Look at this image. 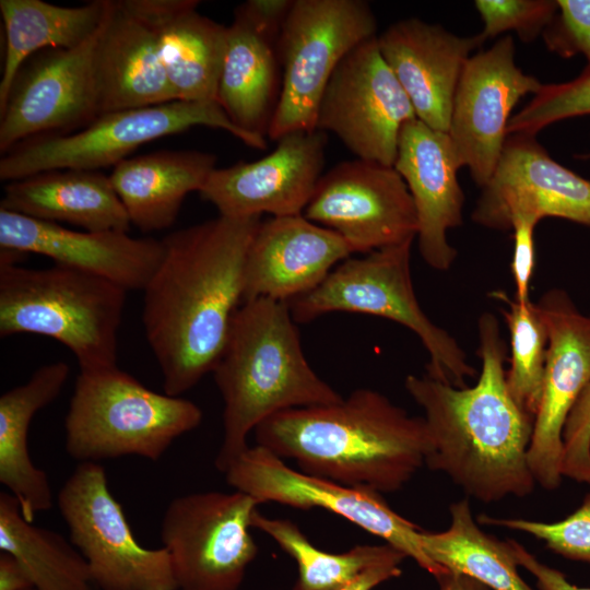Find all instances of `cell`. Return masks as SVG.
<instances>
[{"mask_svg":"<svg viewBox=\"0 0 590 590\" xmlns=\"http://www.w3.org/2000/svg\"><path fill=\"white\" fill-rule=\"evenodd\" d=\"M0 209L88 232L130 228V220L109 176L99 170L61 168L8 182Z\"/></svg>","mask_w":590,"mask_h":590,"instance_id":"26","label":"cell"},{"mask_svg":"<svg viewBox=\"0 0 590 590\" xmlns=\"http://www.w3.org/2000/svg\"><path fill=\"white\" fill-rule=\"evenodd\" d=\"M0 249L43 255L126 291H143L164 253L162 239L134 238L119 231L76 232L4 209H0Z\"/></svg>","mask_w":590,"mask_h":590,"instance_id":"20","label":"cell"},{"mask_svg":"<svg viewBox=\"0 0 590 590\" xmlns=\"http://www.w3.org/2000/svg\"><path fill=\"white\" fill-rule=\"evenodd\" d=\"M57 502L99 590H178L168 552L139 544L103 465L80 462Z\"/></svg>","mask_w":590,"mask_h":590,"instance_id":"10","label":"cell"},{"mask_svg":"<svg viewBox=\"0 0 590 590\" xmlns=\"http://www.w3.org/2000/svg\"><path fill=\"white\" fill-rule=\"evenodd\" d=\"M377 42L416 118L448 132L461 73L472 51L485 42L482 35L458 36L441 25L406 19L391 24Z\"/></svg>","mask_w":590,"mask_h":590,"instance_id":"23","label":"cell"},{"mask_svg":"<svg viewBox=\"0 0 590 590\" xmlns=\"http://www.w3.org/2000/svg\"><path fill=\"white\" fill-rule=\"evenodd\" d=\"M125 288L68 267L0 263V337L19 333L59 341L80 370L117 366Z\"/></svg>","mask_w":590,"mask_h":590,"instance_id":"5","label":"cell"},{"mask_svg":"<svg viewBox=\"0 0 590 590\" xmlns=\"http://www.w3.org/2000/svg\"><path fill=\"white\" fill-rule=\"evenodd\" d=\"M228 485L256 498L298 509L322 508L341 516L412 558L438 578L447 573L422 548L421 528L392 510L381 494L290 468L261 446L248 447L226 470Z\"/></svg>","mask_w":590,"mask_h":590,"instance_id":"12","label":"cell"},{"mask_svg":"<svg viewBox=\"0 0 590 590\" xmlns=\"http://www.w3.org/2000/svg\"><path fill=\"white\" fill-rule=\"evenodd\" d=\"M99 116L174 102L144 0H108L93 55Z\"/></svg>","mask_w":590,"mask_h":590,"instance_id":"21","label":"cell"},{"mask_svg":"<svg viewBox=\"0 0 590 590\" xmlns=\"http://www.w3.org/2000/svg\"><path fill=\"white\" fill-rule=\"evenodd\" d=\"M0 550L19 559L35 590H99L78 548L61 534L26 521L8 492L0 494Z\"/></svg>","mask_w":590,"mask_h":590,"instance_id":"32","label":"cell"},{"mask_svg":"<svg viewBox=\"0 0 590 590\" xmlns=\"http://www.w3.org/2000/svg\"><path fill=\"white\" fill-rule=\"evenodd\" d=\"M251 527L270 535L297 564L298 577L293 590H334L359 576L367 568L406 556L389 544L356 545L333 554L316 547L288 519L262 516L258 510Z\"/></svg>","mask_w":590,"mask_h":590,"instance_id":"33","label":"cell"},{"mask_svg":"<svg viewBox=\"0 0 590 590\" xmlns=\"http://www.w3.org/2000/svg\"><path fill=\"white\" fill-rule=\"evenodd\" d=\"M563 444V476L590 485V382L566 420Z\"/></svg>","mask_w":590,"mask_h":590,"instance_id":"39","label":"cell"},{"mask_svg":"<svg viewBox=\"0 0 590 590\" xmlns=\"http://www.w3.org/2000/svg\"><path fill=\"white\" fill-rule=\"evenodd\" d=\"M542 83L515 62L510 35L468 60L453 98L448 134L462 167L482 189L492 178L508 138L511 111Z\"/></svg>","mask_w":590,"mask_h":590,"instance_id":"16","label":"cell"},{"mask_svg":"<svg viewBox=\"0 0 590 590\" xmlns=\"http://www.w3.org/2000/svg\"><path fill=\"white\" fill-rule=\"evenodd\" d=\"M261 221L219 215L162 239L142 324L166 394L179 397L212 373L244 300L246 258Z\"/></svg>","mask_w":590,"mask_h":590,"instance_id":"1","label":"cell"},{"mask_svg":"<svg viewBox=\"0 0 590 590\" xmlns=\"http://www.w3.org/2000/svg\"><path fill=\"white\" fill-rule=\"evenodd\" d=\"M548 216L590 226V180L552 158L535 135H508L472 220L505 231L520 217L539 223Z\"/></svg>","mask_w":590,"mask_h":590,"instance_id":"18","label":"cell"},{"mask_svg":"<svg viewBox=\"0 0 590 590\" xmlns=\"http://www.w3.org/2000/svg\"><path fill=\"white\" fill-rule=\"evenodd\" d=\"M583 160H590V153L580 156Z\"/></svg>","mask_w":590,"mask_h":590,"instance_id":"45","label":"cell"},{"mask_svg":"<svg viewBox=\"0 0 590 590\" xmlns=\"http://www.w3.org/2000/svg\"><path fill=\"white\" fill-rule=\"evenodd\" d=\"M97 34L74 48L42 50L22 66L0 108L2 155L32 139L78 131L99 116L93 67Z\"/></svg>","mask_w":590,"mask_h":590,"instance_id":"14","label":"cell"},{"mask_svg":"<svg viewBox=\"0 0 590 590\" xmlns=\"http://www.w3.org/2000/svg\"><path fill=\"white\" fill-rule=\"evenodd\" d=\"M197 126L225 130L250 148H267L266 139L237 128L216 101H174L106 113L72 133L23 142L0 160V179L10 182L61 168L99 170L117 165L150 141Z\"/></svg>","mask_w":590,"mask_h":590,"instance_id":"8","label":"cell"},{"mask_svg":"<svg viewBox=\"0 0 590 590\" xmlns=\"http://www.w3.org/2000/svg\"><path fill=\"white\" fill-rule=\"evenodd\" d=\"M479 355L482 368L471 387L457 388L428 375L405 378L432 439L425 465L482 503L526 497L536 485L528 461L533 417L508 390L505 342L491 312L479 319Z\"/></svg>","mask_w":590,"mask_h":590,"instance_id":"2","label":"cell"},{"mask_svg":"<svg viewBox=\"0 0 590 590\" xmlns=\"http://www.w3.org/2000/svg\"><path fill=\"white\" fill-rule=\"evenodd\" d=\"M352 253L339 234L303 214L262 220L246 258L243 303H287L316 288Z\"/></svg>","mask_w":590,"mask_h":590,"instance_id":"24","label":"cell"},{"mask_svg":"<svg viewBox=\"0 0 590 590\" xmlns=\"http://www.w3.org/2000/svg\"><path fill=\"white\" fill-rule=\"evenodd\" d=\"M281 30L247 2L235 9L227 26L216 101L237 128L258 139L268 135L281 96Z\"/></svg>","mask_w":590,"mask_h":590,"instance_id":"25","label":"cell"},{"mask_svg":"<svg viewBox=\"0 0 590 590\" xmlns=\"http://www.w3.org/2000/svg\"><path fill=\"white\" fill-rule=\"evenodd\" d=\"M474 5L485 40L512 31L524 43L542 35L558 9L557 0H476Z\"/></svg>","mask_w":590,"mask_h":590,"instance_id":"37","label":"cell"},{"mask_svg":"<svg viewBox=\"0 0 590 590\" xmlns=\"http://www.w3.org/2000/svg\"><path fill=\"white\" fill-rule=\"evenodd\" d=\"M326 143L319 130L287 133L262 158L215 168L199 193L224 216L302 215L322 175Z\"/></svg>","mask_w":590,"mask_h":590,"instance_id":"19","label":"cell"},{"mask_svg":"<svg viewBox=\"0 0 590 590\" xmlns=\"http://www.w3.org/2000/svg\"><path fill=\"white\" fill-rule=\"evenodd\" d=\"M212 374L224 403L214 462L223 473L249 447L248 434L270 416L343 399L306 359L288 304L271 298L240 305Z\"/></svg>","mask_w":590,"mask_h":590,"instance_id":"4","label":"cell"},{"mask_svg":"<svg viewBox=\"0 0 590 590\" xmlns=\"http://www.w3.org/2000/svg\"><path fill=\"white\" fill-rule=\"evenodd\" d=\"M585 115H590V62L571 81L542 84L532 99L511 116L507 135H535L554 122Z\"/></svg>","mask_w":590,"mask_h":590,"instance_id":"35","label":"cell"},{"mask_svg":"<svg viewBox=\"0 0 590 590\" xmlns=\"http://www.w3.org/2000/svg\"><path fill=\"white\" fill-rule=\"evenodd\" d=\"M557 12L542 36L546 48L562 58L576 55L590 62V0H557Z\"/></svg>","mask_w":590,"mask_h":590,"instance_id":"38","label":"cell"},{"mask_svg":"<svg viewBox=\"0 0 590 590\" xmlns=\"http://www.w3.org/2000/svg\"><path fill=\"white\" fill-rule=\"evenodd\" d=\"M28 590H35V589H28Z\"/></svg>","mask_w":590,"mask_h":590,"instance_id":"46","label":"cell"},{"mask_svg":"<svg viewBox=\"0 0 590 590\" xmlns=\"http://www.w3.org/2000/svg\"><path fill=\"white\" fill-rule=\"evenodd\" d=\"M201 421L192 401L153 391L118 366L80 370L64 418L66 450L80 462L156 461Z\"/></svg>","mask_w":590,"mask_h":590,"instance_id":"6","label":"cell"},{"mask_svg":"<svg viewBox=\"0 0 590 590\" xmlns=\"http://www.w3.org/2000/svg\"><path fill=\"white\" fill-rule=\"evenodd\" d=\"M393 167L413 199L422 258L435 270H448L457 250L449 244L447 233L462 224L464 204L458 180L462 165L449 134L417 118L405 122Z\"/></svg>","mask_w":590,"mask_h":590,"instance_id":"22","label":"cell"},{"mask_svg":"<svg viewBox=\"0 0 590 590\" xmlns=\"http://www.w3.org/2000/svg\"><path fill=\"white\" fill-rule=\"evenodd\" d=\"M439 590H489L483 583L462 574L447 571L436 578Z\"/></svg>","mask_w":590,"mask_h":590,"instance_id":"44","label":"cell"},{"mask_svg":"<svg viewBox=\"0 0 590 590\" xmlns=\"http://www.w3.org/2000/svg\"><path fill=\"white\" fill-rule=\"evenodd\" d=\"M34 589L32 580L16 557L1 552L0 554V590Z\"/></svg>","mask_w":590,"mask_h":590,"instance_id":"43","label":"cell"},{"mask_svg":"<svg viewBox=\"0 0 590 590\" xmlns=\"http://www.w3.org/2000/svg\"><path fill=\"white\" fill-rule=\"evenodd\" d=\"M259 505L239 491L192 493L170 502L161 540L178 590L239 589L259 551L250 533Z\"/></svg>","mask_w":590,"mask_h":590,"instance_id":"11","label":"cell"},{"mask_svg":"<svg viewBox=\"0 0 590 590\" xmlns=\"http://www.w3.org/2000/svg\"><path fill=\"white\" fill-rule=\"evenodd\" d=\"M536 305L546 323L548 343L528 461L536 484L554 491L564 477V426L590 382V316L581 314L562 290L545 293Z\"/></svg>","mask_w":590,"mask_h":590,"instance_id":"17","label":"cell"},{"mask_svg":"<svg viewBox=\"0 0 590 590\" xmlns=\"http://www.w3.org/2000/svg\"><path fill=\"white\" fill-rule=\"evenodd\" d=\"M450 524L440 532H420L426 555L447 571L465 575L489 590H534L520 576L510 546L486 534L468 498L449 506Z\"/></svg>","mask_w":590,"mask_h":590,"instance_id":"31","label":"cell"},{"mask_svg":"<svg viewBox=\"0 0 590 590\" xmlns=\"http://www.w3.org/2000/svg\"><path fill=\"white\" fill-rule=\"evenodd\" d=\"M402 562V559H393L374 565L352 581L334 590H373L375 587L387 580L400 577L402 574L400 564Z\"/></svg>","mask_w":590,"mask_h":590,"instance_id":"42","label":"cell"},{"mask_svg":"<svg viewBox=\"0 0 590 590\" xmlns=\"http://www.w3.org/2000/svg\"><path fill=\"white\" fill-rule=\"evenodd\" d=\"M376 31L366 1L294 0L278 40L282 91L268 138L316 130L318 106L334 70Z\"/></svg>","mask_w":590,"mask_h":590,"instance_id":"9","label":"cell"},{"mask_svg":"<svg viewBox=\"0 0 590 590\" xmlns=\"http://www.w3.org/2000/svg\"><path fill=\"white\" fill-rule=\"evenodd\" d=\"M175 101L214 102L227 26L201 14L197 0H144ZM217 102V101H216Z\"/></svg>","mask_w":590,"mask_h":590,"instance_id":"27","label":"cell"},{"mask_svg":"<svg viewBox=\"0 0 590 590\" xmlns=\"http://www.w3.org/2000/svg\"><path fill=\"white\" fill-rule=\"evenodd\" d=\"M107 1L62 7L43 0H0L5 43L0 108L24 63L42 50L74 48L90 39L103 22Z\"/></svg>","mask_w":590,"mask_h":590,"instance_id":"30","label":"cell"},{"mask_svg":"<svg viewBox=\"0 0 590 590\" xmlns=\"http://www.w3.org/2000/svg\"><path fill=\"white\" fill-rule=\"evenodd\" d=\"M538 223L520 217L512 222L514 252L511 273L515 282V299L520 303L530 302V283L535 264L534 228Z\"/></svg>","mask_w":590,"mask_h":590,"instance_id":"40","label":"cell"},{"mask_svg":"<svg viewBox=\"0 0 590 590\" xmlns=\"http://www.w3.org/2000/svg\"><path fill=\"white\" fill-rule=\"evenodd\" d=\"M303 215L339 234L355 253L413 240L417 233L413 199L400 174L361 158L322 174Z\"/></svg>","mask_w":590,"mask_h":590,"instance_id":"15","label":"cell"},{"mask_svg":"<svg viewBox=\"0 0 590 590\" xmlns=\"http://www.w3.org/2000/svg\"><path fill=\"white\" fill-rule=\"evenodd\" d=\"M414 118L413 105L375 36L334 70L318 106L316 130L335 134L357 158L393 166L400 131Z\"/></svg>","mask_w":590,"mask_h":590,"instance_id":"13","label":"cell"},{"mask_svg":"<svg viewBox=\"0 0 590 590\" xmlns=\"http://www.w3.org/2000/svg\"><path fill=\"white\" fill-rule=\"evenodd\" d=\"M69 374L64 362L46 364L0 397V483L17 499L23 518L31 523L38 512L51 508L54 497L47 474L31 459L30 425L36 412L59 396Z\"/></svg>","mask_w":590,"mask_h":590,"instance_id":"29","label":"cell"},{"mask_svg":"<svg viewBox=\"0 0 590 590\" xmlns=\"http://www.w3.org/2000/svg\"><path fill=\"white\" fill-rule=\"evenodd\" d=\"M253 433L256 445L295 460L305 473L380 494L401 489L432 451L424 417L367 388L335 403L279 412Z\"/></svg>","mask_w":590,"mask_h":590,"instance_id":"3","label":"cell"},{"mask_svg":"<svg viewBox=\"0 0 590 590\" xmlns=\"http://www.w3.org/2000/svg\"><path fill=\"white\" fill-rule=\"evenodd\" d=\"M482 523L524 532L541 540L552 552L571 560L590 564V492L568 517L556 522L482 515Z\"/></svg>","mask_w":590,"mask_h":590,"instance_id":"36","label":"cell"},{"mask_svg":"<svg viewBox=\"0 0 590 590\" xmlns=\"http://www.w3.org/2000/svg\"><path fill=\"white\" fill-rule=\"evenodd\" d=\"M202 151H157L126 158L109 179L130 223L142 232L163 231L176 221L188 193L200 191L216 168Z\"/></svg>","mask_w":590,"mask_h":590,"instance_id":"28","label":"cell"},{"mask_svg":"<svg viewBox=\"0 0 590 590\" xmlns=\"http://www.w3.org/2000/svg\"><path fill=\"white\" fill-rule=\"evenodd\" d=\"M413 240L385 247L340 262L312 291L287 302L295 322H309L330 312L367 314L412 330L429 355V377L457 388L476 370L446 330L421 308L411 275Z\"/></svg>","mask_w":590,"mask_h":590,"instance_id":"7","label":"cell"},{"mask_svg":"<svg viewBox=\"0 0 590 590\" xmlns=\"http://www.w3.org/2000/svg\"><path fill=\"white\" fill-rule=\"evenodd\" d=\"M496 298L506 302L502 314L510 335V366L506 370L508 390L516 403L533 420L538 411L546 364L548 334L535 303H520L505 293Z\"/></svg>","mask_w":590,"mask_h":590,"instance_id":"34","label":"cell"},{"mask_svg":"<svg viewBox=\"0 0 590 590\" xmlns=\"http://www.w3.org/2000/svg\"><path fill=\"white\" fill-rule=\"evenodd\" d=\"M507 542L519 567L535 578L538 590H590L571 583L562 571L539 560L516 540L509 539Z\"/></svg>","mask_w":590,"mask_h":590,"instance_id":"41","label":"cell"}]
</instances>
